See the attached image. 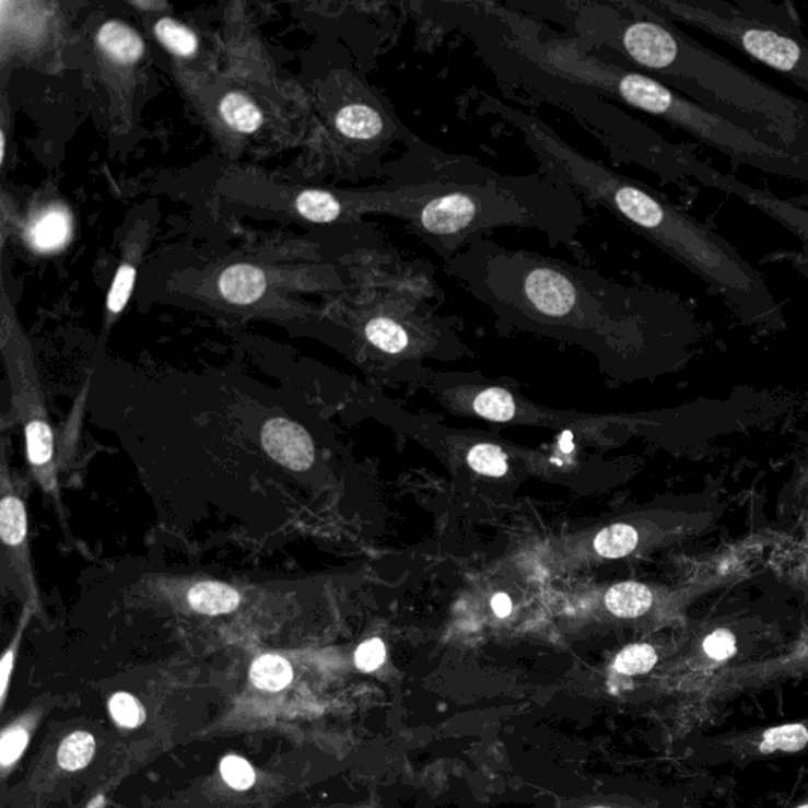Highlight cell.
Masks as SVG:
<instances>
[{
	"label": "cell",
	"mask_w": 808,
	"mask_h": 808,
	"mask_svg": "<svg viewBox=\"0 0 808 808\" xmlns=\"http://www.w3.org/2000/svg\"><path fill=\"white\" fill-rule=\"evenodd\" d=\"M529 12L562 24L573 45L613 52L632 69L738 126L808 154V103L789 97L704 48L640 0L534 2Z\"/></svg>",
	"instance_id": "obj_1"
},
{
	"label": "cell",
	"mask_w": 808,
	"mask_h": 808,
	"mask_svg": "<svg viewBox=\"0 0 808 808\" xmlns=\"http://www.w3.org/2000/svg\"><path fill=\"white\" fill-rule=\"evenodd\" d=\"M384 215L444 261L501 227L539 231L553 247L571 244L586 223L585 206L542 174L505 176L469 156L437 151L420 138L391 163Z\"/></svg>",
	"instance_id": "obj_2"
},
{
	"label": "cell",
	"mask_w": 808,
	"mask_h": 808,
	"mask_svg": "<svg viewBox=\"0 0 808 808\" xmlns=\"http://www.w3.org/2000/svg\"><path fill=\"white\" fill-rule=\"evenodd\" d=\"M480 109L501 117L522 133L543 177L564 185L582 202L607 210L616 220L706 281L739 312L750 316H772L777 312L763 277L738 250L710 227L676 208L664 195L583 155L528 109L514 108L493 95H482Z\"/></svg>",
	"instance_id": "obj_3"
},
{
	"label": "cell",
	"mask_w": 808,
	"mask_h": 808,
	"mask_svg": "<svg viewBox=\"0 0 808 808\" xmlns=\"http://www.w3.org/2000/svg\"><path fill=\"white\" fill-rule=\"evenodd\" d=\"M496 20L516 46L562 78L610 102L651 114L739 165L808 184L807 152L760 137L643 71L608 56L583 51L569 37H548L536 21L507 5L496 7Z\"/></svg>",
	"instance_id": "obj_4"
},
{
	"label": "cell",
	"mask_w": 808,
	"mask_h": 808,
	"mask_svg": "<svg viewBox=\"0 0 808 808\" xmlns=\"http://www.w3.org/2000/svg\"><path fill=\"white\" fill-rule=\"evenodd\" d=\"M443 24L458 28L475 43L477 55L493 71L505 94H526L557 106L589 128L618 163L642 166L665 184L690 177L692 151L672 144L642 120L622 112L610 99L578 85L516 46L502 31L487 2H448L433 5Z\"/></svg>",
	"instance_id": "obj_5"
},
{
	"label": "cell",
	"mask_w": 808,
	"mask_h": 808,
	"mask_svg": "<svg viewBox=\"0 0 808 808\" xmlns=\"http://www.w3.org/2000/svg\"><path fill=\"white\" fill-rule=\"evenodd\" d=\"M669 23L687 24L785 74L808 92V38L786 3L766 0H640Z\"/></svg>",
	"instance_id": "obj_6"
},
{
	"label": "cell",
	"mask_w": 808,
	"mask_h": 808,
	"mask_svg": "<svg viewBox=\"0 0 808 808\" xmlns=\"http://www.w3.org/2000/svg\"><path fill=\"white\" fill-rule=\"evenodd\" d=\"M27 487L2 455L0 469V586L32 613L42 611L28 544Z\"/></svg>",
	"instance_id": "obj_7"
},
{
	"label": "cell",
	"mask_w": 808,
	"mask_h": 808,
	"mask_svg": "<svg viewBox=\"0 0 808 808\" xmlns=\"http://www.w3.org/2000/svg\"><path fill=\"white\" fill-rule=\"evenodd\" d=\"M689 758L701 768H746L757 761L807 752L808 718L788 724L753 726L739 731L700 736L690 743Z\"/></svg>",
	"instance_id": "obj_8"
},
{
	"label": "cell",
	"mask_w": 808,
	"mask_h": 808,
	"mask_svg": "<svg viewBox=\"0 0 808 808\" xmlns=\"http://www.w3.org/2000/svg\"><path fill=\"white\" fill-rule=\"evenodd\" d=\"M7 363L12 384V405L23 426L32 476L46 493L57 500L59 483H57L55 433L48 418L40 380L26 355L12 352Z\"/></svg>",
	"instance_id": "obj_9"
},
{
	"label": "cell",
	"mask_w": 808,
	"mask_h": 808,
	"mask_svg": "<svg viewBox=\"0 0 808 808\" xmlns=\"http://www.w3.org/2000/svg\"><path fill=\"white\" fill-rule=\"evenodd\" d=\"M690 177L700 181V184L714 188V190H722L725 194L738 196L747 204L753 206V208L766 213L775 222L783 224V226L793 231L796 236L808 242V212L806 210L796 208V206L789 204V202L782 201L777 196L769 195L766 191L760 190V188H753L750 185L742 184L735 176L721 173V171L714 169V167L701 162L696 155L690 162Z\"/></svg>",
	"instance_id": "obj_10"
},
{
	"label": "cell",
	"mask_w": 808,
	"mask_h": 808,
	"mask_svg": "<svg viewBox=\"0 0 808 808\" xmlns=\"http://www.w3.org/2000/svg\"><path fill=\"white\" fill-rule=\"evenodd\" d=\"M262 446L267 454L294 471H305L315 460L312 440L297 423L273 419L262 429Z\"/></svg>",
	"instance_id": "obj_11"
},
{
	"label": "cell",
	"mask_w": 808,
	"mask_h": 808,
	"mask_svg": "<svg viewBox=\"0 0 808 808\" xmlns=\"http://www.w3.org/2000/svg\"><path fill=\"white\" fill-rule=\"evenodd\" d=\"M219 288L220 293L231 304H255L265 294L266 273L256 266L236 265L224 270L220 277Z\"/></svg>",
	"instance_id": "obj_12"
},
{
	"label": "cell",
	"mask_w": 808,
	"mask_h": 808,
	"mask_svg": "<svg viewBox=\"0 0 808 808\" xmlns=\"http://www.w3.org/2000/svg\"><path fill=\"white\" fill-rule=\"evenodd\" d=\"M242 597L236 587L220 582H199L188 589L187 604L195 613L223 616L233 613Z\"/></svg>",
	"instance_id": "obj_13"
},
{
	"label": "cell",
	"mask_w": 808,
	"mask_h": 808,
	"mask_svg": "<svg viewBox=\"0 0 808 808\" xmlns=\"http://www.w3.org/2000/svg\"><path fill=\"white\" fill-rule=\"evenodd\" d=\"M98 45L122 66H133L144 55V42L140 34L120 21L103 24L98 32Z\"/></svg>",
	"instance_id": "obj_14"
},
{
	"label": "cell",
	"mask_w": 808,
	"mask_h": 808,
	"mask_svg": "<svg viewBox=\"0 0 808 808\" xmlns=\"http://www.w3.org/2000/svg\"><path fill=\"white\" fill-rule=\"evenodd\" d=\"M71 219L62 208L46 210L28 226L27 241L35 250L55 251L69 242Z\"/></svg>",
	"instance_id": "obj_15"
},
{
	"label": "cell",
	"mask_w": 808,
	"mask_h": 808,
	"mask_svg": "<svg viewBox=\"0 0 808 808\" xmlns=\"http://www.w3.org/2000/svg\"><path fill=\"white\" fill-rule=\"evenodd\" d=\"M653 593L642 583L625 582L611 587L605 597L610 613L618 618H639L653 607Z\"/></svg>",
	"instance_id": "obj_16"
},
{
	"label": "cell",
	"mask_w": 808,
	"mask_h": 808,
	"mask_svg": "<svg viewBox=\"0 0 808 808\" xmlns=\"http://www.w3.org/2000/svg\"><path fill=\"white\" fill-rule=\"evenodd\" d=\"M250 678L258 689L280 692L293 682L294 672L286 658L267 654L253 661Z\"/></svg>",
	"instance_id": "obj_17"
},
{
	"label": "cell",
	"mask_w": 808,
	"mask_h": 808,
	"mask_svg": "<svg viewBox=\"0 0 808 808\" xmlns=\"http://www.w3.org/2000/svg\"><path fill=\"white\" fill-rule=\"evenodd\" d=\"M224 122L241 133H255L265 124L261 109L245 95L233 92L223 98L220 105Z\"/></svg>",
	"instance_id": "obj_18"
},
{
	"label": "cell",
	"mask_w": 808,
	"mask_h": 808,
	"mask_svg": "<svg viewBox=\"0 0 808 808\" xmlns=\"http://www.w3.org/2000/svg\"><path fill=\"white\" fill-rule=\"evenodd\" d=\"M297 212L313 223H332L343 215V201L330 191L308 190L297 198Z\"/></svg>",
	"instance_id": "obj_19"
},
{
	"label": "cell",
	"mask_w": 808,
	"mask_h": 808,
	"mask_svg": "<svg viewBox=\"0 0 808 808\" xmlns=\"http://www.w3.org/2000/svg\"><path fill=\"white\" fill-rule=\"evenodd\" d=\"M639 544V532L629 525L608 526L597 534L594 548L607 559L625 558Z\"/></svg>",
	"instance_id": "obj_20"
},
{
	"label": "cell",
	"mask_w": 808,
	"mask_h": 808,
	"mask_svg": "<svg viewBox=\"0 0 808 808\" xmlns=\"http://www.w3.org/2000/svg\"><path fill=\"white\" fill-rule=\"evenodd\" d=\"M94 753V736L85 731H77L63 740L57 752V761L66 771H80L91 763Z\"/></svg>",
	"instance_id": "obj_21"
},
{
	"label": "cell",
	"mask_w": 808,
	"mask_h": 808,
	"mask_svg": "<svg viewBox=\"0 0 808 808\" xmlns=\"http://www.w3.org/2000/svg\"><path fill=\"white\" fill-rule=\"evenodd\" d=\"M155 34L159 40L169 49L173 55L179 57H191L198 51V38L190 28L177 21L163 17L156 23Z\"/></svg>",
	"instance_id": "obj_22"
},
{
	"label": "cell",
	"mask_w": 808,
	"mask_h": 808,
	"mask_svg": "<svg viewBox=\"0 0 808 808\" xmlns=\"http://www.w3.org/2000/svg\"><path fill=\"white\" fill-rule=\"evenodd\" d=\"M701 653L704 657L703 668L718 667L738 655V639L729 629L714 630L703 640Z\"/></svg>",
	"instance_id": "obj_23"
},
{
	"label": "cell",
	"mask_w": 808,
	"mask_h": 808,
	"mask_svg": "<svg viewBox=\"0 0 808 808\" xmlns=\"http://www.w3.org/2000/svg\"><path fill=\"white\" fill-rule=\"evenodd\" d=\"M475 411L493 422H507L514 419L515 401L507 390L493 387V389L483 390L475 401Z\"/></svg>",
	"instance_id": "obj_24"
},
{
	"label": "cell",
	"mask_w": 808,
	"mask_h": 808,
	"mask_svg": "<svg viewBox=\"0 0 808 808\" xmlns=\"http://www.w3.org/2000/svg\"><path fill=\"white\" fill-rule=\"evenodd\" d=\"M657 661V651L651 644H632L616 657L614 669L625 676L646 675Z\"/></svg>",
	"instance_id": "obj_25"
},
{
	"label": "cell",
	"mask_w": 808,
	"mask_h": 808,
	"mask_svg": "<svg viewBox=\"0 0 808 808\" xmlns=\"http://www.w3.org/2000/svg\"><path fill=\"white\" fill-rule=\"evenodd\" d=\"M468 462L475 471L491 477H502L507 472L508 465L504 452L491 444H479L471 448Z\"/></svg>",
	"instance_id": "obj_26"
},
{
	"label": "cell",
	"mask_w": 808,
	"mask_h": 808,
	"mask_svg": "<svg viewBox=\"0 0 808 808\" xmlns=\"http://www.w3.org/2000/svg\"><path fill=\"white\" fill-rule=\"evenodd\" d=\"M109 711L114 721L126 728H137L145 718L144 707L130 693H116L109 701Z\"/></svg>",
	"instance_id": "obj_27"
},
{
	"label": "cell",
	"mask_w": 808,
	"mask_h": 808,
	"mask_svg": "<svg viewBox=\"0 0 808 808\" xmlns=\"http://www.w3.org/2000/svg\"><path fill=\"white\" fill-rule=\"evenodd\" d=\"M134 281H137V270L133 266L124 265L117 270L116 277L112 284V290L108 294V309L112 313H120L127 307L128 301H130L131 293H133Z\"/></svg>",
	"instance_id": "obj_28"
},
{
	"label": "cell",
	"mask_w": 808,
	"mask_h": 808,
	"mask_svg": "<svg viewBox=\"0 0 808 808\" xmlns=\"http://www.w3.org/2000/svg\"><path fill=\"white\" fill-rule=\"evenodd\" d=\"M220 772H222L223 781L231 786V788L238 789V792H245V789L251 788L255 785L256 774L248 763L247 760L241 757L223 758L222 764H220Z\"/></svg>",
	"instance_id": "obj_29"
},
{
	"label": "cell",
	"mask_w": 808,
	"mask_h": 808,
	"mask_svg": "<svg viewBox=\"0 0 808 808\" xmlns=\"http://www.w3.org/2000/svg\"><path fill=\"white\" fill-rule=\"evenodd\" d=\"M27 731L24 728H10L3 733L2 740H0V760H2L3 766H10L13 764L21 753L24 752L27 746Z\"/></svg>",
	"instance_id": "obj_30"
},
{
	"label": "cell",
	"mask_w": 808,
	"mask_h": 808,
	"mask_svg": "<svg viewBox=\"0 0 808 808\" xmlns=\"http://www.w3.org/2000/svg\"><path fill=\"white\" fill-rule=\"evenodd\" d=\"M384 660H386V644L383 643V640H368L355 651V665L362 671H375L384 664Z\"/></svg>",
	"instance_id": "obj_31"
},
{
	"label": "cell",
	"mask_w": 808,
	"mask_h": 808,
	"mask_svg": "<svg viewBox=\"0 0 808 808\" xmlns=\"http://www.w3.org/2000/svg\"><path fill=\"white\" fill-rule=\"evenodd\" d=\"M491 608H493L496 616L505 618V616L511 614L512 611L511 597H508L507 594H496V596L493 597V600H491Z\"/></svg>",
	"instance_id": "obj_32"
},
{
	"label": "cell",
	"mask_w": 808,
	"mask_h": 808,
	"mask_svg": "<svg viewBox=\"0 0 808 808\" xmlns=\"http://www.w3.org/2000/svg\"><path fill=\"white\" fill-rule=\"evenodd\" d=\"M133 5L140 7V9H163V7H165L163 5V3H155V2H151V3L137 2V3H133Z\"/></svg>",
	"instance_id": "obj_33"
},
{
	"label": "cell",
	"mask_w": 808,
	"mask_h": 808,
	"mask_svg": "<svg viewBox=\"0 0 808 808\" xmlns=\"http://www.w3.org/2000/svg\"><path fill=\"white\" fill-rule=\"evenodd\" d=\"M789 808H808V792L806 793V795L800 797L799 800H797L795 806L789 807Z\"/></svg>",
	"instance_id": "obj_34"
},
{
	"label": "cell",
	"mask_w": 808,
	"mask_h": 808,
	"mask_svg": "<svg viewBox=\"0 0 808 808\" xmlns=\"http://www.w3.org/2000/svg\"><path fill=\"white\" fill-rule=\"evenodd\" d=\"M590 808H610V807H590Z\"/></svg>",
	"instance_id": "obj_35"
}]
</instances>
